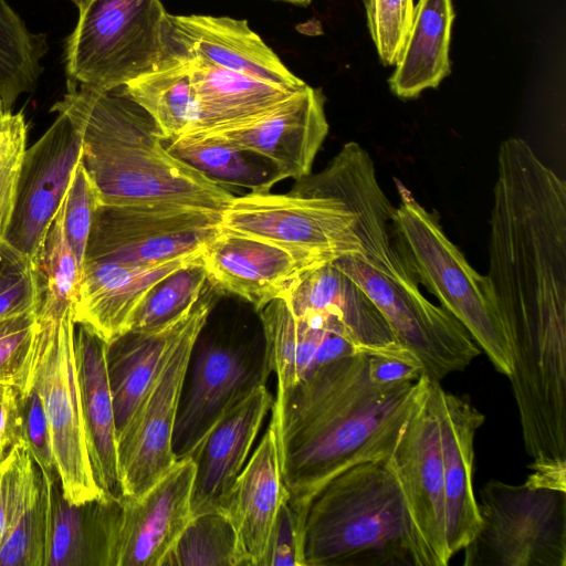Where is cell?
I'll return each instance as SVG.
<instances>
[{
  "label": "cell",
  "instance_id": "cell-9",
  "mask_svg": "<svg viewBox=\"0 0 566 566\" xmlns=\"http://www.w3.org/2000/svg\"><path fill=\"white\" fill-rule=\"evenodd\" d=\"M222 294L208 282L191 306L150 390L117 438L124 496L140 497L176 463L172 436L187 360L197 334Z\"/></svg>",
  "mask_w": 566,
  "mask_h": 566
},
{
  "label": "cell",
  "instance_id": "cell-38",
  "mask_svg": "<svg viewBox=\"0 0 566 566\" xmlns=\"http://www.w3.org/2000/svg\"><path fill=\"white\" fill-rule=\"evenodd\" d=\"M38 310L34 307L0 319V382L22 390L32 385Z\"/></svg>",
  "mask_w": 566,
  "mask_h": 566
},
{
  "label": "cell",
  "instance_id": "cell-13",
  "mask_svg": "<svg viewBox=\"0 0 566 566\" xmlns=\"http://www.w3.org/2000/svg\"><path fill=\"white\" fill-rule=\"evenodd\" d=\"M428 378L392 451L384 461L408 513L417 566H447L444 478L439 421Z\"/></svg>",
  "mask_w": 566,
  "mask_h": 566
},
{
  "label": "cell",
  "instance_id": "cell-15",
  "mask_svg": "<svg viewBox=\"0 0 566 566\" xmlns=\"http://www.w3.org/2000/svg\"><path fill=\"white\" fill-rule=\"evenodd\" d=\"M57 116L25 149L13 213L3 242L34 264L48 230L66 196L82 158V145L69 118Z\"/></svg>",
  "mask_w": 566,
  "mask_h": 566
},
{
  "label": "cell",
  "instance_id": "cell-5",
  "mask_svg": "<svg viewBox=\"0 0 566 566\" xmlns=\"http://www.w3.org/2000/svg\"><path fill=\"white\" fill-rule=\"evenodd\" d=\"M396 223L418 283H422L470 333L494 366L509 377L510 340L486 275L476 272L446 235L438 214L422 207L398 180Z\"/></svg>",
  "mask_w": 566,
  "mask_h": 566
},
{
  "label": "cell",
  "instance_id": "cell-51",
  "mask_svg": "<svg viewBox=\"0 0 566 566\" xmlns=\"http://www.w3.org/2000/svg\"><path fill=\"white\" fill-rule=\"evenodd\" d=\"M3 113H4V111H3V107H2V104H1V101H0V117L2 116Z\"/></svg>",
  "mask_w": 566,
  "mask_h": 566
},
{
  "label": "cell",
  "instance_id": "cell-7",
  "mask_svg": "<svg viewBox=\"0 0 566 566\" xmlns=\"http://www.w3.org/2000/svg\"><path fill=\"white\" fill-rule=\"evenodd\" d=\"M464 566H566V492L488 481Z\"/></svg>",
  "mask_w": 566,
  "mask_h": 566
},
{
  "label": "cell",
  "instance_id": "cell-48",
  "mask_svg": "<svg viewBox=\"0 0 566 566\" xmlns=\"http://www.w3.org/2000/svg\"><path fill=\"white\" fill-rule=\"evenodd\" d=\"M532 473L525 484L566 492V462H531Z\"/></svg>",
  "mask_w": 566,
  "mask_h": 566
},
{
  "label": "cell",
  "instance_id": "cell-25",
  "mask_svg": "<svg viewBox=\"0 0 566 566\" xmlns=\"http://www.w3.org/2000/svg\"><path fill=\"white\" fill-rule=\"evenodd\" d=\"M74 353L82 416L95 481L105 497L122 495L117 430L106 367V342L75 324Z\"/></svg>",
  "mask_w": 566,
  "mask_h": 566
},
{
  "label": "cell",
  "instance_id": "cell-27",
  "mask_svg": "<svg viewBox=\"0 0 566 566\" xmlns=\"http://www.w3.org/2000/svg\"><path fill=\"white\" fill-rule=\"evenodd\" d=\"M188 59L197 117L184 135L214 133L251 123L296 92L200 59Z\"/></svg>",
  "mask_w": 566,
  "mask_h": 566
},
{
  "label": "cell",
  "instance_id": "cell-39",
  "mask_svg": "<svg viewBox=\"0 0 566 566\" xmlns=\"http://www.w3.org/2000/svg\"><path fill=\"white\" fill-rule=\"evenodd\" d=\"M25 149L24 116L4 112L0 117V242L4 240L13 213Z\"/></svg>",
  "mask_w": 566,
  "mask_h": 566
},
{
  "label": "cell",
  "instance_id": "cell-32",
  "mask_svg": "<svg viewBox=\"0 0 566 566\" xmlns=\"http://www.w3.org/2000/svg\"><path fill=\"white\" fill-rule=\"evenodd\" d=\"M46 485L30 451L24 458L0 566H45Z\"/></svg>",
  "mask_w": 566,
  "mask_h": 566
},
{
  "label": "cell",
  "instance_id": "cell-2",
  "mask_svg": "<svg viewBox=\"0 0 566 566\" xmlns=\"http://www.w3.org/2000/svg\"><path fill=\"white\" fill-rule=\"evenodd\" d=\"M51 111L80 137L82 163L99 205L166 203L222 212L235 198L168 153L151 117L125 92L66 82Z\"/></svg>",
  "mask_w": 566,
  "mask_h": 566
},
{
  "label": "cell",
  "instance_id": "cell-37",
  "mask_svg": "<svg viewBox=\"0 0 566 566\" xmlns=\"http://www.w3.org/2000/svg\"><path fill=\"white\" fill-rule=\"evenodd\" d=\"M258 314L264 333L270 366L276 377L274 399H280L300 381L296 318L286 297L271 301Z\"/></svg>",
  "mask_w": 566,
  "mask_h": 566
},
{
  "label": "cell",
  "instance_id": "cell-45",
  "mask_svg": "<svg viewBox=\"0 0 566 566\" xmlns=\"http://www.w3.org/2000/svg\"><path fill=\"white\" fill-rule=\"evenodd\" d=\"M41 297V280L31 264L15 283L0 292V319L39 307Z\"/></svg>",
  "mask_w": 566,
  "mask_h": 566
},
{
  "label": "cell",
  "instance_id": "cell-30",
  "mask_svg": "<svg viewBox=\"0 0 566 566\" xmlns=\"http://www.w3.org/2000/svg\"><path fill=\"white\" fill-rule=\"evenodd\" d=\"M165 143L169 154L223 187L227 185L247 188L251 192H269L276 182L283 180L268 159L211 136L180 135Z\"/></svg>",
  "mask_w": 566,
  "mask_h": 566
},
{
  "label": "cell",
  "instance_id": "cell-29",
  "mask_svg": "<svg viewBox=\"0 0 566 566\" xmlns=\"http://www.w3.org/2000/svg\"><path fill=\"white\" fill-rule=\"evenodd\" d=\"M454 20L452 0H418L405 45L389 77L402 99L436 88L451 72L449 49Z\"/></svg>",
  "mask_w": 566,
  "mask_h": 566
},
{
  "label": "cell",
  "instance_id": "cell-17",
  "mask_svg": "<svg viewBox=\"0 0 566 566\" xmlns=\"http://www.w3.org/2000/svg\"><path fill=\"white\" fill-rule=\"evenodd\" d=\"M195 471L182 458L140 497L119 496L111 566H161L192 517Z\"/></svg>",
  "mask_w": 566,
  "mask_h": 566
},
{
  "label": "cell",
  "instance_id": "cell-22",
  "mask_svg": "<svg viewBox=\"0 0 566 566\" xmlns=\"http://www.w3.org/2000/svg\"><path fill=\"white\" fill-rule=\"evenodd\" d=\"M179 53L297 91L306 85L253 31L247 20L203 14L169 15Z\"/></svg>",
  "mask_w": 566,
  "mask_h": 566
},
{
  "label": "cell",
  "instance_id": "cell-50",
  "mask_svg": "<svg viewBox=\"0 0 566 566\" xmlns=\"http://www.w3.org/2000/svg\"><path fill=\"white\" fill-rule=\"evenodd\" d=\"M281 1H286V2L294 3V4H300V6H307L311 2V0H281Z\"/></svg>",
  "mask_w": 566,
  "mask_h": 566
},
{
  "label": "cell",
  "instance_id": "cell-4",
  "mask_svg": "<svg viewBox=\"0 0 566 566\" xmlns=\"http://www.w3.org/2000/svg\"><path fill=\"white\" fill-rule=\"evenodd\" d=\"M78 17L64 46L70 83L109 91L147 74L178 51L160 0H70Z\"/></svg>",
  "mask_w": 566,
  "mask_h": 566
},
{
  "label": "cell",
  "instance_id": "cell-46",
  "mask_svg": "<svg viewBox=\"0 0 566 566\" xmlns=\"http://www.w3.org/2000/svg\"><path fill=\"white\" fill-rule=\"evenodd\" d=\"M22 392L0 382V455L22 440Z\"/></svg>",
  "mask_w": 566,
  "mask_h": 566
},
{
  "label": "cell",
  "instance_id": "cell-49",
  "mask_svg": "<svg viewBox=\"0 0 566 566\" xmlns=\"http://www.w3.org/2000/svg\"><path fill=\"white\" fill-rule=\"evenodd\" d=\"M31 263L27 262L3 241L0 242V292L15 283Z\"/></svg>",
  "mask_w": 566,
  "mask_h": 566
},
{
  "label": "cell",
  "instance_id": "cell-47",
  "mask_svg": "<svg viewBox=\"0 0 566 566\" xmlns=\"http://www.w3.org/2000/svg\"><path fill=\"white\" fill-rule=\"evenodd\" d=\"M369 375L374 382L385 385L406 380H416L423 375L416 359L369 355Z\"/></svg>",
  "mask_w": 566,
  "mask_h": 566
},
{
  "label": "cell",
  "instance_id": "cell-28",
  "mask_svg": "<svg viewBox=\"0 0 566 566\" xmlns=\"http://www.w3.org/2000/svg\"><path fill=\"white\" fill-rule=\"evenodd\" d=\"M190 308L165 327L147 332L129 329L106 343L117 438L150 390Z\"/></svg>",
  "mask_w": 566,
  "mask_h": 566
},
{
  "label": "cell",
  "instance_id": "cell-21",
  "mask_svg": "<svg viewBox=\"0 0 566 566\" xmlns=\"http://www.w3.org/2000/svg\"><path fill=\"white\" fill-rule=\"evenodd\" d=\"M201 260V253L155 264L87 261L73 304L75 324L106 343L129 329L145 295L175 271Z\"/></svg>",
  "mask_w": 566,
  "mask_h": 566
},
{
  "label": "cell",
  "instance_id": "cell-42",
  "mask_svg": "<svg viewBox=\"0 0 566 566\" xmlns=\"http://www.w3.org/2000/svg\"><path fill=\"white\" fill-rule=\"evenodd\" d=\"M22 440L43 473L51 475L56 472L46 415L32 385L22 392Z\"/></svg>",
  "mask_w": 566,
  "mask_h": 566
},
{
  "label": "cell",
  "instance_id": "cell-11",
  "mask_svg": "<svg viewBox=\"0 0 566 566\" xmlns=\"http://www.w3.org/2000/svg\"><path fill=\"white\" fill-rule=\"evenodd\" d=\"M333 264L368 295L398 344L417 358L431 380L440 382L464 370L481 354L467 328L444 307L430 302L418 285L376 271L359 255H346Z\"/></svg>",
  "mask_w": 566,
  "mask_h": 566
},
{
  "label": "cell",
  "instance_id": "cell-23",
  "mask_svg": "<svg viewBox=\"0 0 566 566\" xmlns=\"http://www.w3.org/2000/svg\"><path fill=\"white\" fill-rule=\"evenodd\" d=\"M286 298L295 317L315 313L336 318L361 353L417 359L398 344L368 295L333 263L303 275Z\"/></svg>",
  "mask_w": 566,
  "mask_h": 566
},
{
  "label": "cell",
  "instance_id": "cell-10",
  "mask_svg": "<svg viewBox=\"0 0 566 566\" xmlns=\"http://www.w3.org/2000/svg\"><path fill=\"white\" fill-rule=\"evenodd\" d=\"M221 227L307 253L325 264L365 253L355 212L329 195L250 192L235 197L221 212Z\"/></svg>",
  "mask_w": 566,
  "mask_h": 566
},
{
  "label": "cell",
  "instance_id": "cell-44",
  "mask_svg": "<svg viewBox=\"0 0 566 566\" xmlns=\"http://www.w3.org/2000/svg\"><path fill=\"white\" fill-rule=\"evenodd\" d=\"M29 449L23 440L0 455V547L14 507L22 464Z\"/></svg>",
  "mask_w": 566,
  "mask_h": 566
},
{
  "label": "cell",
  "instance_id": "cell-33",
  "mask_svg": "<svg viewBox=\"0 0 566 566\" xmlns=\"http://www.w3.org/2000/svg\"><path fill=\"white\" fill-rule=\"evenodd\" d=\"M46 52V36L31 32L7 0H0V101L4 112L35 88Z\"/></svg>",
  "mask_w": 566,
  "mask_h": 566
},
{
  "label": "cell",
  "instance_id": "cell-43",
  "mask_svg": "<svg viewBox=\"0 0 566 566\" xmlns=\"http://www.w3.org/2000/svg\"><path fill=\"white\" fill-rule=\"evenodd\" d=\"M287 500L280 505L261 566H303L300 524Z\"/></svg>",
  "mask_w": 566,
  "mask_h": 566
},
{
  "label": "cell",
  "instance_id": "cell-35",
  "mask_svg": "<svg viewBox=\"0 0 566 566\" xmlns=\"http://www.w3.org/2000/svg\"><path fill=\"white\" fill-rule=\"evenodd\" d=\"M208 282L201 260L175 271L145 295L132 317L129 329L155 331L174 323L200 297Z\"/></svg>",
  "mask_w": 566,
  "mask_h": 566
},
{
  "label": "cell",
  "instance_id": "cell-52",
  "mask_svg": "<svg viewBox=\"0 0 566 566\" xmlns=\"http://www.w3.org/2000/svg\"><path fill=\"white\" fill-rule=\"evenodd\" d=\"M361 1H363L364 6H366L368 2V0H361Z\"/></svg>",
  "mask_w": 566,
  "mask_h": 566
},
{
  "label": "cell",
  "instance_id": "cell-6",
  "mask_svg": "<svg viewBox=\"0 0 566 566\" xmlns=\"http://www.w3.org/2000/svg\"><path fill=\"white\" fill-rule=\"evenodd\" d=\"M73 304L41 297L32 386L46 415L64 497L83 504L105 497L92 469L77 382Z\"/></svg>",
  "mask_w": 566,
  "mask_h": 566
},
{
  "label": "cell",
  "instance_id": "cell-26",
  "mask_svg": "<svg viewBox=\"0 0 566 566\" xmlns=\"http://www.w3.org/2000/svg\"><path fill=\"white\" fill-rule=\"evenodd\" d=\"M287 499L275 429L270 421L222 510L237 528L248 566H261L277 511Z\"/></svg>",
  "mask_w": 566,
  "mask_h": 566
},
{
  "label": "cell",
  "instance_id": "cell-24",
  "mask_svg": "<svg viewBox=\"0 0 566 566\" xmlns=\"http://www.w3.org/2000/svg\"><path fill=\"white\" fill-rule=\"evenodd\" d=\"M43 475L48 497L45 566H111L119 496L73 504L64 497L56 472Z\"/></svg>",
  "mask_w": 566,
  "mask_h": 566
},
{
  "label": "cell",
  "instance_id": "cell-3",
  "mask_svg": "<svg viewBox=\"0 0 566 566\" xmlns=\"http://www.w3.org/2000/svg\"><path fill=\"white\" fill-rule=\"evenodd\" d=\"M297 521L303 566H417L405 502L384 461L328 480Z\"/></svg>",
  "mask_w": 566,
  "mask_h": 566
},
{
  "label": "cell",
  "instance_id": "cell-18",
  "mask_svg": "<svg viewBox=\"0 0 566 566\" xmlns=\"http://www.w3.org/2000/svg\"><path fill=\"white\" fill-rule=\"evenodd\" d=\"M328 134L325 97L305 85L266 115L241 126L200 135L214 137L268 159L283 179L311 174Z\"/></svg>",
  "mask_w": 566,
  "mask_h": 566
},
{
  "label": "cell",
  "instance_id": "cell-34",
  "mask_svg": "<svg viewBox=\"0 0 566 566\" xmlns=\"http://www.w3.org/2000/svg\"><path fill=\"white\" fill-rule=\"evenodd\" d=\"M161 566H248L237 528L221 510L191 517Z\"/></svg>",
  "mask_w": 566,
  "mask_h": 566
},
{
  "label": "cell",
  "instance_id": "cell-20",
  "mask_svg": "<svg viewBox=\"0 0 566 566\" xmlns=\"http://www.w3.org/2000/svg\"><path fill=\"white\" fill-rule=\"evenodd\" d=\"M274 397L261 386L227 411L188 455L195 463L192 516L223 510Z\"/></svg>",
  "mask_w": 566,
  "mask_h": 566
},
{
  "label": "cell",
  "instance_id": "cell-40",
  "mask_svg": "<svg viewBox=\"0 0 566 566\" xmlns=\"http://www.w3.org/2000/svg\"><path fill=\"white\" fill-rule=\"evenodd\" d=\"M365 9L380 61L385 65H395L412 23L413 0H368Z\"/></svg>",
  "mask_w": 566,
  "mask_h": 566
},
{
  "label": "cell",
  "instance_id": "cell-36",
  "mask_svg": "<svg viewBox=\"0 0 566 566\" xmlns=\"http://www.w3.org/2000/svg\"><path fill=\"white\" fill-rule=\"evenodd\" d=\"M33 265L41 280L43 298L74 304L83 271L65 235L63 203Z\"/></svg>",
  "mask_w": 566,
  "mask_h": 566
},
{
  "label": "cell",
  "instance_id": "cell-8",
  "mask_svg": "<svg viewBox=\"0 0 566 566\" xmlns=\"http://www.w3.org/2000/svg\"><path fill=\"white\" fill-rule=\"evenodd\" d=\"M271 373L264 333L258 338L208 335L202 326L179 395L172 436L176 461L188 457L227 411L265 386Z\"/></svg>",
  "mask_w": 566,
  "mask_h": 566
},
{
  "label": "cell",
  "instance_id": "cell-31",
  "mask_svg": "<svg viewBox=\"0 0 566 566\" xmlns=\"http://www.w3.org/2000/svg\"><path fill=\"white\" fill-rule=\"evenodd\" d=\"M151 117L165 140L187 134L197 117L188 56L177 52L154 71L123 86Z\"/></svg>",
  "mask_w": 566,
  "mask_h": 566
},
{
  "label": "cell",
  "instance_id": "cell-12",
  "mask_svg": "<svg viewBox=\"0 0 566 566\" xmlns=\"http://www.w3.org/2000/svg\"><path fill=\"white\" fill-rule=\"evenodd\" d=\"M221 212L178 205H99L85 262L155 264L202 252L221 230Z\"/></svg>",
  "mask_w": 566,
  "mask_h": 566
},
{
  "label": "cell",
  "instance_id": "cell-19",
  "mask_svg": "<svg viewBox=\"0 0 566 566\" xmlns=\"http://www.w3.org/2000/svg\"><path fill=\"white\" fill-rule=\"evenodd\" d=\"M431 388L443 460L446 542L452 558L480 526L473 490L474 439L485 417L468 397L449 392L433 380Z\"/></svg>",
  "mask_w": 566,
  "mask_h": 566
},
{
  "label": "cell",
  "instance_id": "cell-41",
  "mask_svg": "<svg viewBox=\"0 0 566 566\" xmlns=\"http://www.w3.org/2000/svg\"><path fill=\"white\" fill-rule=\"evenodd\" d=\"M98 206L96 188L81 160L73 172L63 201V222L66 239L82 271L94 214Z\"/></svg>",
  "mask_w": 566,
  "mask_h": 566
},
{
  "label": "cell",
  "instance_id": "cell-14",
  "mask_svg": "<svg viewBox=\"0 0 566 566\" xmlns=\"http://www.w3.org/2000/svg\"><path fill=\"white\" fill-rule=\"evenodd\" d=\"M295 195H329L356 214L364 247L360 256L376 271L403 284L419 285L396 223V207L382 191L368 151L348 142L318 174L296 180Z\"/></svg>",
  "mask_w": 566,
  "mask_h": 566
},
{
  "label": "cell",
  "instance_id": "cell-1",
  "mask_svg": "<svg viewBox=\"0 0 566 566\" xmlns=\"http://www.w3.org/2000/svg\"><path fill=\"white\" fill-rule=\"evenodd\" d=\"M369 355L332 360L274 399L282 480L297 516L328 480L364 462L385 461L418 402L428 377L376 384Z\"/></svg>",
  "mask_w": 566,
  "mask_h": 566
},
{
  "label": "cell",
  "instance_id": "cell-16",
  "mask_svg": "<svg viewBox=\"0 0 566 566\" xmlns=\"http://www.w3.org/2000/svg\"><path fill=\"white\" fill-rule=\"evenodd\" d=\"M201 261L213 285L251 303L256 313L271 301L287 297L303 275L325 264L307 253L222 228L205 244Z\"/></svg>",
  "mask_w": 566,
  "mask_h": 566
}]
</instances>
